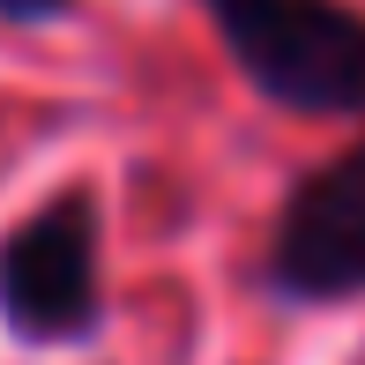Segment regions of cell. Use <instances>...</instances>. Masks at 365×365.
Segmentation results:
<instances>
[{"mask_svg":"<svg viewBox=\"0 0 365 365\" xmlns=\"http://www.w3.org/2000/svg\"><path fill=\"white\" fill-rule=\"evenodd\" d=\"M239 82L291 120H365V8L351 0H194Z\"/></svg>","mask_w":365,"mask_h":365,"instance_id":"1","label":"cell"},{"mask_svg":"<svg viewBox=\"0 0 365 365\" xmlns=\"http://www.w3.org/2000/svg\"><path fill=\"white\" fill-rule=\"evenodd\" d=\"M105 202L68 179L0 231V328L23 351H82L105 336Z\"/></svg>","mask_w":365,"mask_h":365,"instance_id":"2","label":"cell"},{"mask_svg":"<svg viewBox=\"0 0 365 365\" xmlns=\"http://www.w3.org/2000/svg\"><path fill=\"white\" fill-rule=\"evenodd\" d=\"M261 291L284 306H358L365 298V135L306 164L284 187L261 246Z\"/></svg>","mask_w":365,"mask_h":365,"instance_id":"3","label":"cell"},{"mask_svg":"<svg viewBox=\"0 0 365 365\" xmlns=\"http://www.w3.org/2000/svg\"><path fill=\"white\" fill-rule=\"evenodd\" d=\"M82 0H0V23L8 30H53V23H75Z\"/></svg>","mask_w":365,"mask_h":365,"instance_id":"4","label":"cell"}]
</instances>
